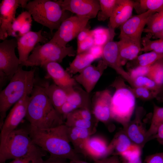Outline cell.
<instances>
[{"instance_id": "6da1fadb", "label": "cell", "mask_w": 163, "mask_h": 163, "mask_svg": "<svg viewBox=\"0 0 163 163\" xmlns=\"http://www.w3.org/2000/svg\"><path fill=\"white\" fill-rule=\"evenodd\" d=\"M30 135L33 143L48 152L50 156L71 160L81 159L71 145L64 124L50 128L39 129L30 125Z\"/></svg>"}, {"instance_id": "7a4b0ae2", "label": "cell", "mask_w": 163, "mask_h": 163, "mask_svg": "<svg viewBox=\"0 0 163 163\" xmlns=\"http://www.w3.org/2000/svg\"><path fill=\"white\" fill-rule=\"evenodd\" d=\"M26 118L30 126L39 129L55 127L64 124L41 85L35 84L30 94Z\"/></svg>"}, {"instance_id": "3957f363", "label": "cell", "mask_w": 163, "mask_h": 163, "mask_svg": "<svg viewBox=\"0 0 163 163\" xmlns=\"http://www.w3.org/2000/svg\"><path fill=\"white\" fill-rule=\"evenodd\" d=\"M20 64L6 87L0 93V128H2L8 110L25 94L30 95L36 84L35 69L24 70Z\"/></svg>"}, {"instance_id": "277c9868", "label": "cell", "mask_w": 163, "mask_h": 163, "mask_svg": "<svg viewBox=\"0 0 163 163\" xmlns=\"http://www.w3.org/2000/svg\"><path fill=\"white\" fill-rule=\"evenodd\" d=\"M110 86L115 89L111 101V117L121 124L124 129L134 112L136 98L120 76L117 77Z\"/></svg>"}, {"instance_id": "5b68a950", "label": "cell", "mask_w": 163, "mask_h": 163, "mask_svg": "<svg viewBox=\"0 0 163 163\" xmlns=\"http://www.w3.org/2000/svg\"><path fill=\"white\" fill-rule=\"evenodd\" d=\"M24 8L30 14L35 21L48 28L52 33L71 16L70 12L62 9L59 0L29 1Z\"/></svg>"}, {"instance_id": "8992f818", "label": "cell", "mask_w": 163, "mask_h": 163, "mask_svg": "<svg viewBox=\"0 0 163 163\" xmlns=\"http://www.w3.org/2000/svg\"><path fill=\"white\" fill-rule=\"evenodd\" d=\"M35 145L30 137L28 128H17L8 135L4 143L0 145V163L25 155Z\"/></svg>"}, {"instance_id": "52a82bcc", "label": "cell", "mask_w": 163, "mask_h": 163, "mask_svg": "<svg viewBox=\"0 0 163 163\" xmlns=\"http://www.w3.org/2000/svg\"><path fill=\"white\" fill-rule=\"evenodd\" d=\"M76 50L71 46L63 47L50 40L44 44H37L30 55L24 66H40L55 62L60 63L67 56H74Z\"/></svg>"}, {"instance_id": "ba28073f", "label": "cell", "mask_w": 163, "mask_h": 163, "mask_svg": "<svg viewBox=\"0 0 163 163\" xmlns=\"http://www.w3.org/2000/svg\"><path fill=\"white\" fill-rule=\"evenodd\" d=\"M17 46L16 38L6 39L0 43L1 84L5 80L10 81L18 68L19 60L15 52Z\"/></svg>"}, {"instance_id": "9c48e42d", "label": "cell", "mask_w": 163, "mask_h": 163, "mask_svg": "<svg viewBox=\"0 0 163 163\" xmlns=\"http://www.w3.org/2000/svg\"><path fill=\"white\" fill-rule=\"evenodd\" d=\"M89 20L76 15L71 16L62 22L50 40L62 47H66L67 44L87 27Z\"/></svg>"}, {"instance_id": "30bf717a", "label": "cell", "mask_w": 163, "mask_h": 163, "mask_svg": "<svg viewBox=\"0 0 163 163\" xmlns=\"http://www.w3.org/2000/svg\"><path fill=\"white\" fill-rule=\"evenodd\" d=\"M25 94L15 103L4 120L1 129L0 145L5 142L8 135L16 129L25 117L30 96Z\"/></svg>"}, {"instance_id": "8fae6325", "label": "cell", "mask_w": 163, "mask_h": 163, "mask_svg": "<svg viewBox=\"0 0 163 163\" xmlns=\"http://www.w3.org/2000/svg\"><path fill=\"white\" fill-rule=\"evenodd\" d=\"M29 0H3L0 5V39L4 40L13 36L12 24L19 6L24 8Z\"/></svg>"}, {"instance_id": "7c38bea8", "label": "cell", "mask_w": 163, "mask_h": 163, "mask_svg": "<svg viewBox=\"0 0 163 163\" xmlns=\"http://www.w3.org/2000/svg\"><path fill=\"white\" fill-rule=\"evenodd\" d=\"M62 9L81 17L94 18L100 9L98 0H59Z\"/></svg>"}, {"instance_id": "4fadbf2b", "label": "cell", "mask_w": 163, "mask_h": 163, "mask_svg": "<svg viewBox=\"0 0 163 163\" xmlns=\"http://www.w3.org/2000/svg\"><path fill=\"white\" fill-rule=\"evenodd\" d=\"M112 95L110 91L106 89L96 91L91 99V110L96 119L106 123L112 119L110 104Z\"/></svg>"}, {"instance_id": "5bb4252c", "label": "cell", "mask_w": 163, "mask_h": 163, "mask_svg": "<svg viewBox=\"0 0 163 163\" xmlns=\"http://www.w3.org/2000/svg\"><path fill=\"white\" fill-rule=\"evenodd\" d=\"M155 13L149 11L131 17L121 25L119 37H125L141 42L145 27L151 15Z\"/></svg>"}, {"instance_id": "9a60e30c", "label": "cell", "mask_w": 163, "mask_h": 163, "mask_svg": "<svg viewBox=\"0 0 163 163\" xmlns=\"http://www.w3.org/2000/svg\"><path fill=\"white\" fill-rule=\"evenodd\" d=\"M43 67L46 71L45 78H51L54 83L66 91L69 94L74 87L78 85L74 78L56 62L47 63Z\"/></svg>"}, {"instance_id": "2e32d148", "label": "cell", "mask_w": 163, "mask_h": 163, "mask_svg": "<svg viewBox=\"0 0 163 163\" xmlns=\"http://www.w3.org/2000/svg\"><path fill=\"white\" fill-rule=\"evenodd\" d=\"M17 41V49L20 64L24 66L29 54L37 44L45 43L48 42V39L42 35V30L37 32L30 31L22 36L16 37Z\"/></svg>"}, {"instance_id": "e0dca14e", "label": "cell", "mask_w": 163, "mask_h": 163, "mask_svg": "<svg viewBox=\"0 0 163 163\" xmlns=\"http://www.w3.org/2000/svg\"><path fill=\"white\" fill-rule=\"evenodd\" d=\"M107 67L104 61L101 60L96 66L91 64L79 74L73 77L78 84L83 86L85 91L90 93Z\"/></svg>"}, {"instance_id": "ac0fdd59", "label": "cell", "mask_w": 163, "mask_h": 163, "mask_svg": "<svg viewBox=\"0 0 163 163\" xmlns=\"http://www.w3.org/2000/svg\"><path fill=\"white\" fill-rule=\"evenodd\" d=\"M144 110L142 107H137L133 120L130 121L124 132L132 142L140 146L142 148L149 140L146 130L142 121Z\"/></svg>"}, {"instance_id": "d6986e66", "label": "cell", "mask_w": 163, "mask_h": 163, "mask_svg": "<svg viewBox=\"0 0 163 163\" xmlns=\"http://www.w3.org/2000/svg\"><path fill=\"white\" fill-rule=\"evenodd\" d=\"M112 153L109 144L101 137L91 136L84 145L83 155L91 158L94 161L108 157Z\"/></svg>"}, {"instance_id": "ffe728a7", "label": "cell", "mask_w": 163, "mask_h": 163, "mask_svg": "<svg viewBox=\"0 0 163 163\" xmlns=\"http://www.w3.org/2000/svg\"><path fill=\"white\" fill-rule=\"evenodd\" d=\"M102 58L108 66L115 70L131 87L132 86V82L129 75L119 62L118 42L110 41L104 46Z\"/></svg>"}, {"instance_id": "44dd1931", "label": "cell", "mask_w": 163, "mask_h": 163, "mask_svg": "<svg viewBox=\"0 0 163 163\" xmlns=\"http://www.w3.org/2000/svg\"><path fill=\"white\" fill-rule=\"evenodd\" d=\"M134 1L117 0L116 7L109 18L108 28L115 30L120 27L131 17Z\"/></svg>"}, {"instance_id": "7402d4cb", "label": "cell", "mask_w": 163, "mask_h": 163, "mask_svg": "<svg viewBox=\"0 0 163 163\" xmlns=\"http://www.w3.org/2000/svg\"><path fill=\"white\" fill-rule=\"evenodd\" d=\"M119 38V61L123 66L138 56L141 51V42L125 37Z\"/></svg>"}, {"instance_id": "603a6c76", "label": "cell", "mask_w": 163, "mask_h": 163, "mask_svg": "<svg viewBox=\"0 0 163 163\" xmlns=\"http://www.w3.org/2000/svg\"><path fill=\"white\" fill-rule=\"evenodd\" d=\"M67 127L69 137L73 148L78 153L83 155L85 142L92 135L95 133L96 128Z\"/></svg>"}, {"instance_id": "cb8c5ba5", "label": "cell", "mask_w": 163, "mask_h": 163, "mask_svg": "<svg viewBox=\"0 0 163 163\" xmlns=\"http://www.w3.org/2000/svg\"><path fill=\"white\" fill-rule=\"evenodd\" d=\"M41 85L54 107L58 112L66 101L68 94L64 89L54 83L49 85L46 82Z\"/></svg>"}, {"instance_id": "d4e9b609", "label": "cell", "mask_w": 163, "mask_h": 163, "mask_svg": "<svg viewBox=\"0 0 163 163\" xmlns=\"http://www.w3.org/2000/svg\"><path fill=\"white\" fill-rule=\"evenodd\" d=\"M66 101L70 103L76 110L80 108L91 110V99L90 93L84 90L78 85L74 87L72 91L68 94Z\"/></svg>"}, {"instance_id": "484cf974", "label": "cell", "mask_w": 163, "mask_h": 163, "mask_svg": "<svg viewBox=\"0 0 163 163\" xmlns=\"http://www.w3.org/2000/svg\"><path fill=\"white\" fill-rule=\"evenodd\" d=\"M32 21L31 15L28 11L22 12L12 23V36L21 37L30 31Z\"/></svg>"}, {"instance_id": "4316f807", "label": "cell", "mask_w": 163, "mask_h": 163, "mask_svg": "<svg viewBox=\"0 0 163 163\" xmlns=\"http://www.w3.org/2000/svg\"><path fill=\"white\" fill-rule=\"evenodd\" d=\"M95 60L88 51L76 54L66 70L70 75L80 73Z\"/></svg>"}, {"instance_id": "83f0119b", "label": "cell", "mask_w": 163, "mask_h": 163, "mask_svg": "<svg viewBox=\"0 0 163 163\" xmlns=\"http://www.w3.org/2000/svg\"><path fill=\"white\" fill-rule=\"evenodd\" d=\"M163 58V53L153 51L145 53L138 56L126 64L127 70L138 67L145 66L153 64L159 59Z\"/></svg>"}, {"instance_id": "f1b7e54d", "label": "cell", "mask_w": 163, "mask_h": 163, "mask_svg": "<svg viewBox=\"0 0 163 163\" xmlns=\"http://www.w3.org/2000/svg\"><path fill=\"white\" fill-rule=\"evenodd\" d=\"M94 45L104 46L108 42L113 41L116 34L115 30L99 27L91 30Z\"/></svg>"}, {"instance_id": "f546056e", "label": "cell", "mask_w": 163, "mask_h": 163, "mask_svg": "<svg viewBox=\"0 0 163 163\" xmlns=\"http://www.w3.org/2000/svg\"><path fill=\"white\" fill-rule=\"evenodd\" d=\"M134 8L138 14L149 11L155 12L163 11V0H139L134 1Z\"/></svg>"}, {"instance_id": "4dcf8cb0", "label": "cell", "mask_w": 163, "mask_h": 163, "mask_svg": "<svg viewBox=\"0 0 163 163\" xmlns=\"http://www.w3.org/2000/svg\"><path fill=\"white\" fill-rule=\"evenodd\" d=\"M83 118L78 113L76 110L68 114L66 117L64 124L68 127H75L86 129L96 128L93 126L94 122Z\"/></svg>"}, {"instance_id": "1f68e13d", "label": "cell", "mask_w": 163, "mask_h": 163, "mask_svg": "<svg viewBox=\"0 0 163 163\" xmlns=\"http://www.w3.org/2000/svg\"><path fill=\"white\" fill-rule=\"evenodd\" d=\"M133 143L124 131H120L115 136L109 143L113 151L116 155H120L126 150Z\"/></svg>"}, {"instance_id": "d6a6232c", "label": "cell", "mask_w": 163, "mask_h": 163, "mask_svg": "<svg viewBox=\"0 0 163 163\" xmlns=\"http://www.w3.org/2000/svg\"><path fill=\"white\" fill-rule=\"evenodd\" d=\"M46 152L35 145L26 155L8 163H40Z\"/></svg>"}, {"instance_id": "836d02e7", "label": "cell", "mask_w": 163, "mask_h": 163, "mask_svg": "<svg viewBox=\"0 0 163 163\" xmlns=\"http://www.w3.org/2000/svg\"><path fill=\"white\" fill-rule=\"evenodd\" d=\"M143 32L152 37L163 30V11L152 14L149 18Z\"/></svg>"}, {"instance_id": "e575fe53", "label": "cell", "mask_w": 163, "mask_h": 163, "mask_svg": "<svg viewBox=\"0 0 163 163\" xmlns=\"http://www.w3.org/2000/svg\"><path fill=\"white\" fill-rule=\"evenodd\" d=\"M163 124V107L154 105L153 112L151 124L147 131V137L149 141L152 139L159 126Z\"/></svg>"}, {"instance_id": "d590c367", "label": "cell", "mask_w": 163, "mask_h": 163, "mask_svg": "<svg viewBox=\"0 0 163 163\" xmlns=\"http://www.w3.org/2000/svg\"><path fill=\"white\" fill-rule=\"evenodd\" d=\"M117 1V0H99L100 9L97 15L99 21H104L110 18Z\"/></svg>"}, {"instance_id": "8d00e7d4", "label": "cell", "mask_w": 163, "mask_h": 163, "mask_svg": "<svg viewBox=\"0 0 163 163\" xmlns=\"http://www.w3.org/2000/svg\"><path fill=\"white\" fill-rule=\"evenodd\" d=\"M152 37L148 34L145 37L142 38L141 43L143 47L141 51L145 53L151 51L163 53V39L152 40L150 39Z\"/></svg>"}, {"instance_id": "74e56055", "label": "cell", "mask_w": 163, "mask_h": 163, "mask_svg": "<svg viewBox=\"0 0 163 163\" xmlns=\"http://www.w3.org/2000/svg\"><path fill=\"white\" fill-rule=\"evenodd\" d=\"M147 77L154 81L161 88L163 86V58L156 61L151 66Z\"/></svg>"}, {"instance_id": "f35d334b", "label": "cell", "mask_w": 163, "mask_h": 163, "mask_svg": "<svg viewBox=\"0 0 163 163\" xmlns=\"http://www.w3.org/2000/svg\"><path fill=\"white\" fill-rule=\"evenodd\" d=\"M132 87H142L155 91L158 94L162 88L153 80L147 76H141L132 80Z\"/></svg>"}, {"instance_id": "ab89813d", "label": "cell", "mask_w": 163, "mask_h": 163, "mask_svg": "<svg viewBox=\"0 0 163 163\" xmlns=\"http://www.w3.org/2000/svg\"><path fill=\"white\" fill-rule=\"evenodd\" d=\"M129 88L136 98L144 100H149L157 98L158 94L157 92L142 87Z\"/></svg>"}, {"instance_id": "60d3db41", "label": "cell", "mask_w": 163, "mask_h": 163, "mask_svg": "<svg viewBox=\"0 0 163 163\" xmlns=\"http://www.w3.org/2000/svg\"><path fill=\"white\" fill-rule=\"evenodd\" d=\"M142 149L139 145L133 143L120 155L127 161H133L140 158Z\"/></svg>"}, {"instance_id": "b9f144b4", "label": "cell", "mask_w": 163, "mask_h": 163, "mask_svg": "<svg viewBox=\"0 0 163 163\" xmlns=\"http://www.w3.org/2000/svg\"><path fill=\"white\" fill-rule=\"evenodd\" d=\"M151 65L138 67L128 70V72H127L132 82L133 79L136 77L141 76H147L149 73Z\"/></svg>"}, {"instance_id": "7bdbcfd3", "label": "cell", "mask_w": 163, "mask_h": 163, "mask_svg": "<svg viewBox=\"0 0 163 163\" xmlns=\"http://www.w3.org/2000/svg\"><path fill=\"white\" fill-rule=\"evenodd\" d=\"M77 45L76 54L88 51L94 45V39L91 36Z\"/></svg>"}, {"instance_id": "ee69618b", "label": "cell", "mask_w": 163, "mask_h": 163, "mask_svg": "<svg viewBox=\"0 0 163 163\" xmlns=\"http://www.w3.org/2000/svg\"><path fill=\"white\" fill-rule=\"evenodd\" d=\"M145 162V163H163V152L147 156Z\"/></svg>"}, {"instance_id": "f6af8a7d", "label": "cell", "mask_w": 163, "mask_h": 163, "mask_svg": "<svg viewBox=\"0 0 163 163\" xmlns=\"http://www.w3.org/2000/svg\"><path fill=\"white\" fill-rule=\"evenodd\" d=\"M104 46L94 45L88 51L96 59L102 58Z\"/></svg>"}, {"instance_id": "bcb514c9", "label": "cell", "mask_w": 163, "mask_h": 163, "mask_svg": "<svg viewBox=\"0 0 163 163\" xmlns=\"http://www.w3.org/2000/svg\"><path fill=\"white\" fill-rule=\"evenodd\" d=\"M91 36V30L86 27L81 31L77 36V44Z\"/></svg>"}, {"instance_id": "7dc6e473", "label": "cell", "mask_w": 163, "mask_h": 163, "mask_svg": "<svg viewBox=\"0 0 163 163\" xmlns=\"http://www.w3.org/2000/svg\"><path fill=\"white\" fill-rule=\"evenodd\" d=\"M94 163H120L117 155H113L105 158L94 161Z\"/></svg>"}, {"instance_id": "c3c4849f", "label": "cell", "mask_w": 163, "mask_h": 163, "mask_svg": "<svg viewBox=\"0 0 163 163\" xmlns=\"http://www.w3.org/2000/svg\"><path fill=\"white\" fill-rule=\"evenodd\" d=\"M67 159L50 156L45 160H43L40 163H69Z\"/></svg>"}, {"instance_id": "681fc988", "label": "cell", "mask_w": 163, "mask_h": 163, "mask_svg": "<svg viewBox=\"0 0 163 163\" xmlns=\"http://www.w3.org/2000/svg\"><path fill=\"white\" fill-rule=\"evenodd\" d=\"M156 139L160 144L163 145V124L159 126L156 134L152 139Z\"/></svg>"}, {"instance_id": "f907efd6", "label": "cell", "mask_w": 163, "mask_h": 163, "mask_svg": "<svg viewBox=\"0 0 163 163\" xmlns=\"http://www.w3.org/2000/svg\"><path fill=\"white\" fill-rule=\"evenodd\" d=\"M69 163H91L84 161L82 159H78L70 161ZM92 163H94V162Z\"/></svg>"}, {"instance_id": "816d5d0a", "label": "cell", "mask_w": 163, "mask_h": 163, "mask_svg": "<svg viewBox=\"0 0 163 163\" xmlns=\"http://www.w3.org/2000/svg\"><path fill=\"white\" fill-rule=\"evenodd\" d=\"M153 37L155 38L163 39V30L153 36Z\"/></svg>"}]
</instances>
